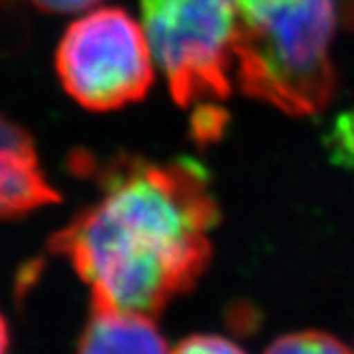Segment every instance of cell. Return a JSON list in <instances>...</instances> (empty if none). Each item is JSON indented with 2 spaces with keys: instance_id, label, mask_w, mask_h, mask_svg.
Returning a JSON list of instances; mask_svg holds the SVG:
<instances>
[{
  "instance_id": "5b68a950",
  "label": "cell",
  "mask_w": 354,
  "mask_h": 354,
  "mask_svg": "<svg viewBox=\"0 0 354 354\" xmlns=\"http://www.w3.org/2000/svg\"><path fill=\"white\" fill-rule=\"evenodd\" d=\"M59 201L39 165L32 138L20 127L0 132V218H18Z\"/></svg>"
},
{
  "instance_id": "7c38bea8",
  "label": "cell",
  "mask_w": 354,
  "mask_h": 354,
  "mask_svg": "<svg viewBox=\"0 0 354 354\" xmlns=\"http://www.w3.org/2000/svg\"><path fill=\"white\" fill-rule=\"evenodd\" d=\"M10 346V335H8V325L4 321V315L0 313V354H8Z\"/></svg>"
},
{
  "instance_id": "30bf717a",
  "label": "cell",
  "mask_w": 354,
  "mask_h": 354,
  "mask_svg": "<svg viewBox=\"0 0 354 354\" xmlns=\"http://www.w3.org/2000/svg\"><path fill=\"white\" fill-rule=\"evenodd\" d=\"M48 14H75L95 6L99 0H28Z\"/></svg>"
},
{
  "instance_id": "8992f818",
  "label": "cell",
  "mask_w": 354,
  "mask_h": 354,
  "mask_svg": "<svg viewBox=\"0 0 354 354\" xmlns=\"http://www.w3.org/2000/svg\"><path fill=\"white\" fill-rule=\"evenodd\" d=\"M77 354H169L150 317L95 311L81 335Z\"/></svg>"
},
{
  "instance_id": "ba28073f",
  "label": "cell",
  "mask_w": 354,
  "mask_h": 354,
  "mask_svg": "<svg viewBox=\"0 0 354 354\" xmlns=\"http://www.w3.org/2000/svg\"><path fill=\"white\" fill-rule=\"evenodd\" d=\"M325 146L337 164L354 169V109L337 116L325 136Z\"/></svg>"
},
{
  "instance_id": "3957f363",
  "label": "cell",
  "mask_w": 354,
  "mask_h": 354,
  "mask_svg": "<svg viewBox=\"0 0 354 354\" xmlns=\"http://www.w3.org/2000/svg\"><path fill=\"white\" fill-rule=\"evenodd\" d=\"M142 28L177 104L230 93L239 28L236 0H142Z\"/></svg>"
},
{
  "instance_id": "277c9868",
  "label": "cell",
  "mask_w": 354,
  "mask_h": 354,
  "mask_svg": "<svg viewBox=\"0 0 354 354\" xmlns=\"http://www.w3.org/2000/svg\"><path fill=\"white\" fill-rule=\"evenodd\" d=\"M55 69L71 99L88 111H114L140 101L153 81L144 28L120 8H99L67 28Z\"/></svg>"
},
{
  "instance_id": "6da1fadb",
  "label": "cell",
  "mask_w": 354,
  "mask_h": 354,
  "mask_svg": "<svg viewBox=\"0 0 354 354\" xmlns=\"http://www.w3.org/2000/svg\"><path fill=\"white\" fill-rule=\"evenodd\" d=\"M99 197L51 236L91 290L93 309L156 317L211 260L218 207L191 162L116 158L95 169Z\"/></svg>"
},
{
  "instance_id": "8fae6325",
  "label": "cell",
  "mask_w": 354,
  "mask_h": 354,
  "mask_svg": "<svg viewBox=\"0 0 354 354\" xmlns=\"http://www.w3.org/2000/svg\"><path fill=\"white\" fill-rule=\"evenodd\" d=\"M205 111H215V109H205ZM205 111L195 116V130L199 138H213L225 124V118L216 120V113H205Z\"/></svg>"
},
{
  "instance_id": "52a82bcc",
  "label": "cell",
  "mask_w": 354,
  "mask_h": 354,
  "mask_svg": "<svg viewBox=\"0 0 354 354\" xmlns=\"http://www.w3.org/2000/svg\"><path fill=\"white\" fill-rule=\"evenodd\" d=\"M264 354H351L348 348L330 337L327 333L319 330H301L279 337L274 341Z\"/></svg>"
},
{
  "instance_id": "9c48e42d",
  "label": "cell",
  "mask_w": 354,
  "mask_h": 354,
  "mask_svg": "<svg viewBox=\"0 0 354 354\" xmlns=\"http://www.w3.org/2000/svg\"><path fill=\"white\" fill-rule=\"evenodd\" d=\"M169 354H244L228 339L215 335H193L181 341Z\"/></svg>"
},
{
  "instance_id": "4fadbf2b",
  "label": "cell",
  "mask_w": 354,
  "mask_h": 354,
  "mask_svg": "<svg viewBox=\"0 0 354 354\" xmlns=\"http://www.w3.org/2000/svg\"><path fill=\"white\" fill-rule=\"evenodd\" d=\"M10 124H12V122H8L6 118H2V116H0V132H2V130H6Z\"/></svg>"
},
{
  "instance_id": "7a4b0ae2",
  "label": "cell",
  "mask_w": 354,
  "mask_h": 354,
  "mask_svg": "<svg viewBox=\"0 0 354 354\" xmlns=\"http://www.w3.org/2000/svg\"><path fill=\"white\" fill-rule=\"evenodd\" d=\"M234 77L242 91L290 114H313L335 93L330 46L341 0H236Z\"/></svg>"
}]
</instances>
